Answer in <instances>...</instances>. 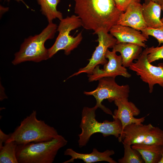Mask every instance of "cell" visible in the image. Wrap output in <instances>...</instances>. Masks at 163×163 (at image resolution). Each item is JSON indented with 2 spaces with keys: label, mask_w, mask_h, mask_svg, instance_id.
<instances>
[{
  "label": "cell",
  "mask_w": 163,
  "mask_h": 163,
  "mask_svg": "<svg viewBox=\"0 0 163 163\" xmlns=\"http://www.w3.org/2000/svg\"><path fill=\"white\" fill-rule=\"evenodd\" d=\"M115 154L114 151L112 150L107 149L104 152H100L94 148L92 152L88 154L78 153L72 149H66L64 152V155H69L71 158L63 163L73 162L74 160L77 159H81L86 163H92L98 161H105L109 163H117L110 156Z\"/></svg>",
  "instance_id": "obj_14"
},
{
  "label": "cell",
  "mask_w": 163,
  "mask_h": 163,
  "mask_svg": "<svg viewBox=\"0 0 163 163\" xmlns=\"http://www.w3.org/2000/svg\"><path fill=\"white\" fill-rule=\"evenodd\" d=\"M123 156L118 160L119 163H144L145 162L139 153L132 148L131 145L123 144Z\"/></svg>",
  "instance_id": "obj_21"
},
{
  "label": "cell",
  "mask_w": 163,
  "mask_h": 163,
  "mask_svg": "<svg viewBox=\"0 0 163 163\" xmlns=\"http://www.w3.org/2000/svg\"><path fill=\"white\" fill-rule=\"evenodd\" d=\"M108 59L107 62L104 65L103 69H100L99 66H97L91 74L88 75L89 82L96 81L106 77L115 78L118 75L126 78L131 77V75L126 67L123 65L122 59L120 55L118 56L116 52L107 50L105 55Z\"/></svg>",
  "instance_id": "obj_10"
},
{
  "label": "cell",
  "mask_w": 163,
  "mask_h": 163,
  "mask_svg": "<svg viewBox=\"0 0 163 163\" xmlns=\"http://www.w3.org/2000/svg\"><path fill=\"white\" fill-rule=\"evenodd\" d=\"M149 47L142 51L139 58L129 67L130 70L136 73L144 82L148 84L149 92L152 93L154 86L158 84L163 88V63L157 66L153 65L147 59Z\"/></svg>",
  "instance_id": "obj_8"
},
{
  "label": "cell",
  "mask_w": 163,
  "mask_h": 163,
  "mask_svg": "<svg viewBox=\"0 0 163 163\" xmlns=\"http://www.w3.org/2000/svg\"><path fill=\"white\" fill-rule=\"evenodd\" d=\"M140 154L145 163H158L161 157L162 146L137 144L131 145Z\"/></svg>",
  "instance_id": "obj_18"
},
{
  "label": "cell",
  "mask_w": 163,
  "mask_h": 163,
  "mask_svg": "<svg viewBox=\"0 0 163 163\" xmlns=\"http://www.w3.org/2000/svg\"><path fill=\"white\" fill-rule=\"evenodd\" d=\"M94 34H97L98 43V46L92 54L91 58L88 60V64L85 67L70 76L67 79L83 73L91 74L94 68L99 65H104L108 62L106 58V52L109 48H112L117 44V40L108 32L102 30H99Z\"/></svg>",
  "instance_id": "obj_9"
},
{
  "label": "cell",
  "mask_w": 163,
  "mask_h": 163,
  "mask_svg": "<svg viewBox=\"0 0 163 163\" xmlns=\"http://www.w3.org/2000/svg\"><path fill=\"white\" fill-rule=\"evenodd\" d=\"M109 32L117 39V44L130 43L138 45L144 48L147 47L145 42L148 39L140 31L117 24L112 27Z\"/></svg>",
  "instance_id": "obj_12"
},
{
  "label": "cell",
  "mask_w": 163,
  "mask_h": 163,
  "mask_svg": "<svg viewBox=\"0 0 163 163\" xmlns=\"http://www.w3.org/2000/svg\"><path fill=\"white\" fill-rule=\"evenodd\" d=\"M147 59L150 63L158 60L163 59V45L161 46L149 47Z\"/></svg>",
  "instance_id": "obj_24"
},
{
  "label": "cell",
  "mask_w": 163,
  "mask_h": 163,
  "mask_svg": "<svg viewBox=\"0 0 163 163\" xmlns=\"http://www.w3.org/2000/svg\"><path fill=\"white\" fill-rule=\"evenodd\" d=\"M112 50L118 52L121 56L123 65L129 67L135 59H137L142 52V47L133 43H121L115 44Z\"/></svg>",
  "instance_id": "obj_16"
},
{
  "label": "cell",
  "mask_w": 163,
  "mask_h": 163,
  "mask_svg": "<svg viewBox=\"0 0 163 163\" xmlns=\"http://www.w3.org/2000/svg\"><path fill=\"white\" fill-rule=\"evenodd\" d=\"M74 12L80 19L82 26L87 30L108 32L117 24L123 11L113 0H74Z\"/></svg>",
  "instance_id": "obj_1"
},
{
  "label": "cell",
  "mask_w": 163,
  "mask_h": 163,
  "mask_svg": "<svg viewBox=\"0 0 163 163\" xmlns=\"http://www.w3.org/2000/svg\"><path fill=\"white\" fill-rule=\"evenodd\" d=\"M36 116V111L33 110L21 121L5 143L14 141L19 145L40 142L50 141L58 136L57 130L54 127L44 120H38Z\"/></svg>",
  "instance_id": "obj_2"
},
{
  "label": "cell",
  "mask_w": 163,
  "mask_h": 163,
  "mask_svg": "<svg viewBox=\"0 0 163 163\" xmlns=\"http://www.w3.org/2000/svg\"><path fill=\"white\" fill-rule=\"evenodd\" d=\"M67 141L58 135L49 141L18 145L16 155L18 163H52L58 151Z\"/></svg>",
  "instance_id": "obj_4"
},
{
  "label": "cell",
  "mask_w": 163,
  "mask_h": 163,
  "mask_svg": "<svg viewBox=\"0 0 163 163\" xmlns=\"http://www.w3.org/2000/svg\"><path fill=\"white\" fill-rule=\"evenodd\" d=\"M57 27L53 22L49 23L40 33L25 39L19 51L15 53L12 64L16 65L27 61L39 62L48 59V49L44 43L54 37Z\"/></svg>",
  "instance_id": "obj_5"
},
{
  "label": "cell",
  "mask_w": 163,
  "mask_h": 163,
  "mask_svg": "<svg viewBox=\"0 0 163 163\" xmlns=\"http://www.w3.org/2000/svg\"><path fill=\"white\" fill-rule=\"evenodd\" d=\"M161 5L150 1L142 4V13L144 20L148 27L156 28L163 26L160 18Z\"/></svg>",
  "instance_id": "obj_17"
},
{
  "label": "cell",
  "mask_w": 163,
  "mask_h": 163,
  "mask_svg": "<svg viewBox=\"0 0 163 163\" xmlns=\"http://www.w3.org/2000/svg\"><path fill=\"white\" fill-rule=\"evenodd\" d=\"M17 145V144L14 141L5 143L0 149V163H18L16 155Z\"/></svg>",
  "instance_id": "obj_20"
},
{
  "label": "cell",
  "mask_w": 163,
  "mask_h": 163,
  "mask_svg": "<svg viewBox=\"0 0 163 163\" xmlns=\"http://www.w3.org/2000/svg\"><path fill=\"white\" fill-rule=\"evenodd\" d=\"M11 135V133L8 135L5 134L1 129H0V149L3 146V143H5L9 138Z\"/></svg>",
  "instance_id": "obj_26"
},
{
  "label": "cell",
  "mask_w": 163,
  "mask_h": 163,
  "mask_svg": "<svg viewBox=\"0 0 163 163\" xmlns=\"http://www.w3.org/2000/svg\"><path fill=\"white\" fill-rule=\"evenodd\" d=\"M18 2H22L26 7L27 8H29V6L25 3V2H24L23 0H14ZM10 1V0H8V1L9 2Z\"/></svg>",
  "instance_id": "obj_30"
},
{
  "label": "cell",
  "mask_w": 163,
  "mask_h": 163,
  "mask_svg": "<svg viewBox=\"0 0 163 163\" xmlns=\"http://www.w3.org/2000/svg\"><path fill=\"white\" fill-rule=\"evenodd\" d=\"M158 163H163V145H162V147L161 158Z\"/></svg>",
  "instance_id": "obj_29"
},
{
  "label": "cell",
  "mask_w": 163,
  "mask_h": 163,
  "mask_svg": "<svg viewBox=\"0 0 163 163\" xmlns=\"http://www.w3.org/2000/svg\"><path fill=\"white\" fill-rule=\"evenodd\" d=\"M8 8H5L2 6H0V14L2 15L3 14L8 11Z\"/></svg>",
  "instance_id": "obj_28"
},
{
  "label": "cell",
  "mask_w": 163,
  "mask_h": 163,
  "mask_svg": "<svg viewBox=\"0 0 163 163\" xmlns=\"http://www.w3.org/2000/svg\"><path fill=\"white\" fill-rule=\"evenodd\" d=\"M40 6V11L49 22H52L56 18L60 20L63 18L62 13L57 9L60 0H37Z\"/></svg>",
  "instance_id": "obj_19"
},
{
  "label": "cell",
  "mask_w": 163,
  "mask_h": 163,
  "mask_svg": "<svg viewBox=\"0 0 163 163\" xmlns=\"http://www.w3.org/2000/svg\"><path fill=\"white\" fill-rule=\"evenodd\" d=\"M115 78L104 77L100 79L98 85L94 90L90 91H85L84 94L92 95L96 101V105L106 113L113 115L111 110L102 104L104 99L110 102L115 100L128 98L130 88L128 85H120L115 81Z\"/></svg>",
  "instance_id": "obj_7"
},
{
  "label": "cell",
  "mask_w": 163,
  "mask_h": 163,
  "mask_svg": "<svg viewBox=\"0 0 163 163\" xmlns=\"http://www.w3.org/2000/svg\"><path fill=\"white\" fill-rule=\"evenodd\" d=\"M161 10H162L163 12V3L161 5ZM161 21L163 23V16L162 18L161 19Z\"/></svg>",
  "instance_id": "obj_31"
},
{
  "label": "cell",
  "mask_w": 163,
  "mask_h": 163,
  "mask_svg": "<svg viewBox=\"0 0 163 163\" xmlns=\"http://www.w3.org/2000/svg\"><path fill=\"white\" fill-rule=\"evenodd\" d=\"M153 127L150 123L143 125L142 123H132L127 125L123 130L122 141L123 144L132 145L142 143Z\"/></svg>",
  "instance_id": "obj_15"
},
{
  "label": "cell",
  "mask_w": 163,
  "mask_h": 163,
  "mask_svg": "<svg viewBox=\"0 0 163 163\" xmlns=\"http://www.w3.org/2000/svg\"><path fill=\"white\" fill-rule=\"evenodd\" d=\"M117 24L131 27L139 31L147 27L142 13V5L135 2L130 4L120 15Z\"/></svg>",
  "instance_id": "obj_13"
},
{
  "label": "cell",
  "mask_w": 163,
  "mask_h": 163,
  "mask_svg": "<svg viewBox=\"0 0 163 163\" xmlns=\"http://www.w3.org/2000/svg\"><path fill=\"white\" fill-rule=\"evenodd\" d=\"M148 38L149 36H152L155 38L158 43V46L163 45V26L156 28L147 27L141 31Z\"/></svg>",
  "instance_id": "obj_23"
},
{
  "label": "cell",
  "mask_w": 163,
  "mask_h": 163,
  "mask_svg": "<svg viewBox=\"0 0 163 163\" xmlns=\"http://www.w3.org/2000/svg\"><path fill=\"white\" fill-rule=\"evenodd\" d=\"M60 21L57 29L59 32L58 36L53 45L48 49L49 58L62 50L64 51L66 55H69L77 47L82 39V32L75 37L70 34L71 31L82 26L81 20L78 16H67Z\"/></svg>",
  "instance_id": "obj_6"
},
{
  "label": "cell",
  "mask_w": 163,
  "mask_h": 163,
  "mask_svg": "<svg viewBox=\"0 0 163 163\" xmlns=\"http://www.w3.org/2000/svg\"><path fill=\"white\" fill-rule=\"evenodd\" d=\"M141 144L163 145V130L158 127L154 126L149 132Z\"/></svg>",
  "instance_id": "obj_22"
},
{
  "label": "cell",
  "mask_w": 163,
  "mask_h": 163,
  "mask_svg": "<svg viewBox=\"0 0 163 163\" xmlns=\"http://www.w3.org/2000/svg\"><path fill=\"white\" fill-rule=\"evenodd\" d=\"M117 8L120 11L124 12L128 6L135 2H140L141 0H113Z\"/></svg>",
  "instance_id": "obj_25"
},
{
  "label": "cell",
  "mask_w": 163,
  "mask_h": 163,
  "mask_svg": "<svg viewBox=\"0 0 163 163\" xmlns=\"http://www.w3.org/2000/svg\"><path fill=\"white\" fill-rule=\"evenodd\" d=\"M98 107L95 105L92 107H84L82 113V118L80 127L82 129L78 135L79 147L85 146L91 136L93 134L100 133L104 137L114 136L118 139L119 141H122L123 130L121 123L118 119L110 121L105 120L99 122L96 119L95 112Z\"/></svg>",
  "instance_id": "obj_3"
},
{
  "label": "cell",
  "mask_w": 163,
  "mask_h": 163,
  "mask_svg": "<svg viewBox=\"0 0 163 163\" xmlns=\"http://www.w3.org/2000/svg\"><path fill=\"white\" fill-rule=\"evenodd\" d=\"M144 3H147L150 1L155 2L158 4L161 5L163 3V0H144Z\"/></svg>",
  "instance_id": "obj_27"
},
{
  "label": "cell",
  "mask_w": 163,
  "mask_h": 163,
  "mask_svg": "<svg viewBox=\"0 0 163 163\" xmlns=\"http://www.w3.org/2000/svg\"><path fill=\"white\" fill-rule=\"evenodd\" d=\"M114 101L117 109L115 110L112 117L114 120H120L123 130L128 125L142 123L144 121L146 116L139 118L134 117L139 115L140 111L133 103L129 101L128 98L117 99Z\"/></svg>",
  "instance_id": "obj_11"
}]
</instances>
